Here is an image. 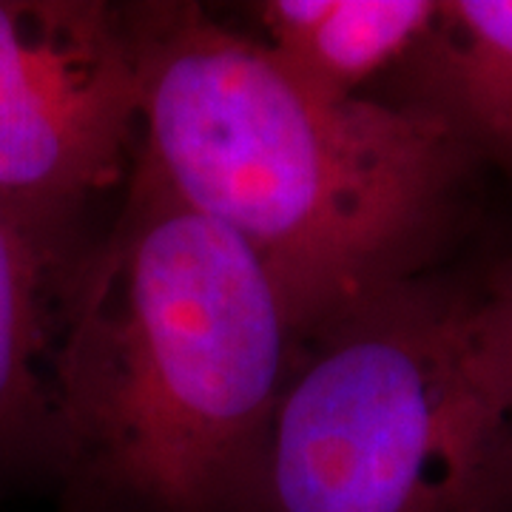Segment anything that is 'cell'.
Instances as JSON below:
<instances>
[{
    "mask_svg": "<svg viewBox=\"0 0 512 512\" xmlns=\"http://www.w3.org/2000/svg\"><path fill=\"white\" fill-rule=\"evenodd\" d=\"M74 282L52 390V481L77 512H245L305 342L234 234L134 151Z\"/></svg>",
    "mask_w": 512,
    "mask_h": 512,
    "instance_id": "2",
    "label": "cell"
},
{
    "mask_svg": "<svg viewBox=\"0 0 512 512\" xmlns=\"http://www.w3.org/2000/svg\"><path fill=\"white\" fill-rule=\"evenodd\" d=\"M251 35L288 72L330 97H367L410 57L439 0H262Z\"/></svg>",
    "mask_w": 512,
    "mask_h": 512,
    "instance_id": "7",
    "label": "cell"
},
{
    "mask_svg": "<svg viewBox=\"0 0 512 512\" xmlns=\"http://www.w3.org/2000/svg\"><path fill=\"white\" fill-rule=\"evenodd\" d=\"M140 83L126 3L109 26L0 77V208L60 234L89 231L92 202L126 183Z\"/></svg>",
    "mask_w": 512,
    "mask_h": 512,
    "instance_id": "4",
    "label": "cell"
},
{
    "mask_svg": "<svg viewBox=\"0 0 512 512\" xmlns=\"http://www.w3.org/2000/svg\"><path fill=\"white\" fill-rule=\"evenodd\" d=\"M504 274H507V285H510V291H512V265L504 271Z\"/></svg>",
    "mask_w": 512,
    "mask_h": 512,
    "instance_id": "8",
    "label": "cell"
},
{
    "mask_svg": "<svg viewBox=\"0 0 512 512\" xmlns=\"http://www.w3.org/2000/svg\"><path fill=\"white\" fill-rule=\"evenodd\" d=\"M137 154L188 208L242 239L308 339L433 271L470 151L382 97H330L202 3H126Z\"/></svg>",
    "mask_w": 512,
    "mask_h": 512,
    "instance_id": "1",
    "label": "cell"
},
{
    "mask_svg": "<svg viewBox=\"0 0 512 512\" xmlns=\"http://www.w3.org/2000/svg\"><path fill=\"white\" fill-rule=\"evenodd\" d=\"M390 77L402 92L387 103L433 117L476 163L512 177V0H439Z\"/></svg>",
    "mask_w": 512,
    "mask_h": 512,
    "instance_id": "6",
    "label": "cell"
},
{
    "mask_svg": "<svg viewBox=\"0 0 512 512\" xmlns=\"http://www.w3.org/2000/svg\"><path fill=\"white\" fill-rule=\"evenodd\" d=\"M92 242L0 208V481L52 478L57 350Z\"/></svg>",
    "mask_w": 512,
    "mask_h": 512,
    "instance_id": "5",
    "label": "cell"
},
{
    "mask_svg": "<svg viewBox=\"0 0 512 512\" xmlns=\"http://www.w3.org/2000/svg\"><path fill=\"white\" fill-rule=\"evenodd\" d=\"M245 512H512V291L404 279L302 342Z\"/></svg>",
    "mask_w": 512,
    "mask_h": 512,
    "instance_id": "3",
    "label": "cell"
}]
</instances>
